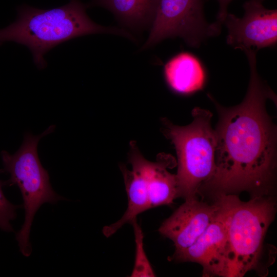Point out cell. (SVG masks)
I'll return each instance as SVG.
<instances>
[{"mask_svg": "<svg viewBox=\"0 0 277 277\" xmlns=\"http://www.w3.org/2000/svg\"><path fill=\"white\" fill-rule=\"evenodd\" d=\"M160 0H93L94 5L111 12L125 25L141 28L152 24Z\"/></svg>", "mask_w": 277, "mask_h": 277, "instance_id": "13", "label": "cell"}, {"mask_svg": "<svg viewBox=\"0 0 277 277\" xmlns=\"http://www.w3.org/2000/svg\"><path fill=\"white\" fill-rule=\"evenodd\" d=\"M54 125L50 126L42 133L34 135L27 132L19 149L13 154L1 152L3 168L1 173H7L10 178L5 185H16L20 189L25 212V221L16 234L19 251L26 257L32 252L29 235L34 215L44 203L55 204L65 199L57 194L49 182L48 171L42 166L37 148L39 140L53 132Z\"/></svg>", "mask_w": 277, "mask_h": 277, "instance_id": "5", "label": "cell"}, {"mask_svg": "<svg viewBox=\"0 0 277 277\" xmlns=\"http://www.w3.org/2000/svg\"><path fill=\"white\" fill-rule=\"evenodd\" d=\"M221 199L212 202L199 197L185 200L175 211L161 225L159 232L171 240L175 252L191 246L205 231L217 215Z\"/></svg>", "mask_w": 277, "mask_h": 277, "instance_id": "9", "label": "cell"}, {"mask_svg": "<svg viewBox=\"0 0 277 277\" xmlns=\"http://www.w3.org/2000/svg\"><path fill=\"white\" fill-rule=\"evenodd\" d=\"M164 74L169 87L182 94L202 89L206 77L200 60L186 52H181L167 61L164 67Z\"/></svg>", "mask_w": 277, "mask_h": 277, "instance_id": "11", "label": "cell"}, {"mask_svg": "<svg viewBox=\"0 0 277 277\" xmlns=\"http://www.w3.org/2000/svg\"><path fill=\"white\" fill-rule=\"evenodd\" d=\"M220 211L205 231L188 248L175 252L179 262H193L203 268V276L229 277V248L226 224L227 196L220 198Z\"/></svg>", "mask_w": 277, "mask_h": 277, "instance_id": "7", "label": "cell"}, {"mask_svg": "<svg viewBox=\"0 0 277 277\" xmlns=\"http://www.w3.org/2000/svg\"><path fill=\"white\" fill-rule=\"evenodd\" d=\"M3 186L5 182L0 180V229L6 232H12L14 230L11 222L15 219L16 210L22 206L13 205L7 200L3 191Z\"/></svg>", "mask_w": 277, "mask_h": 277, "instance_id": "15", "label": "cell"}, {"mask_svg": "<svg viewBox=\"0 0 277 277\" xmlns=\"http://www.w3.org/2000/svg\"><path fill=\"white\" fill-rule=\"evenodd\" d=\"M221 26L205 20L202 0H160L149 36L142 47H151L162 41L180 37L192 47L217 35Z\"/></svg>", "mask_w": 277, "mask_h": 277, "instance_id": "6", "label": "cell"}, {"mask_svg": "<svg viewBox=\"0 0 277 277\" xmlns=\"http://www.w3.org/2000/svg\"><path fill=\"white\" fill-rule=\"evenodd\" d=\"M97 33L132 37L125 30L93 22L79 0H70L65 5L50 9L23 5L17 9L16 21L0 29V45L11 41L25 46L41 69L47 65L44 55L55 47L75 37Z\"/></svg>", "mask_w": 277, "mask_h": 277, "instance_id": "2", "label": "cell"}, {"mask_svg": "<svg viewBox=\"0 0 277 277\" xmlns=\"http://www.w3.org/2000/svg\"><path fill=\"white\" fill-rule=\"evenodd\" d=\"M250 66L248 90L239 105L226 107L209 93L218 113L214 129L215 168L203 183L198 196L210 202L245 192L251 197L273 195L277 165L276 126L266 107L276 96L256 70V53L246 54Z\"/></svg>", "mask_w": 277, "mask_h": 277, "instance_id": "1", "label": "cell"}, {"mask_svg": "<svg viewBox=\"0 0 277 277\" xmlns=\"http://www.w3.org/2000/svg\"><path fill=\"white\" fill-rule=\"evenodd\" d=\"M193 120L179 126L164 119V132L173 144L177 156V197L185 200L199 197L201 186L213 175L216 145L214 129L211 126L212 113L195 107Z\"/></svg>", "mask_w": 277, "mask_h": 277, "instance_id": "4", "label": "cell"}, {"mask_svg": "<svg viewBox=\"0 0 277 277\" xmlns=\"http://www.w3.org/2000/svg\"><path fill=\"white\" fill-rule=\"evenodd\" d=\"M135 245V254L131 277H153L155 273L149 261L144 247V234L136 219L132 223Z\"/></svg>", "mask_w": 277, "mask_h": 277, "instance_id": "14", "label": "cell"}, {"mask_svg": "<svg viewBox=\"0 0 277 277\" xmlns=\"http://www.w3.org/2000/svg\"><path fill=\"white\" fill-rule=\"evenodd\" d=\"M242 18L227 13L223 24L228 29L226 43L243 52L274 47L277 42V10L268 9L263 0H249L243 5Z\"/></svg>", "mask_w": 277, "mask_h": 277, "instance_id": "8", "label": "cell"}, {"mask_svg": "<svg viewBox=\"0 0 277 277\" xmlns=\"http://www.w3.org/2000/svg\"><path fill=\"white\" fill-rule=\"evenodd\" d=\"M132 170L121 167L128 197V206L122 217L117 222L106 226L103 234L109 237L126 224H131L137 216L150 208L146 183L137 164L129 159Z\"/></svg>", "mask_w": 277, "mask_h": 277, "instance_id": "12", "label": "cell"}, {"mask_svg": "<svg viewBox=\"0 0 277 277\" xmlns=\"http://www.w3.org/2000/svg\"><path fill=\"white\" fill-rule=\"evenodd\" d=\"M219 4V10L217 15L216 22L221 26L228 13L227 7L232 0H217Z\"/></svg>", "mask_w": 277, "mask_h": 277, "instance_id": "16", "label": "cell"}, {"mask_svg": "<svg viewBox=\"0 0 277 277\" xmlns=\"http://www.w3.org/2000/svg\"><path fill=\"white\" fill-rule=\"evenodd\" d=\"M132 147L129 159L137 164L142 171L150 208L172 204L177 197V183L176 174L167 169L169 162L163 160L150 162L143 157L136 146Z\"/></svg>", "mask_w": 277, "mask_h": 277, "instance_id": "10", "label": "cell"}, {"mask_svg": "<svg viewBox=\"0 0 277 277\" xmlns=\"http://www.w3.org/2000/svg\"><path fill=\"white\" fill-rule=\"evenodd\" d=\"M276 211L273 195L251 197L248 201L238 195L227 196L229 277H242L251 271L261 276L267 275L276 250L265 240Z\"/></svg>", "mask_w": 277, "mask_h": 277, "instance_id": "3", "label": "cell"}]
</instances>
